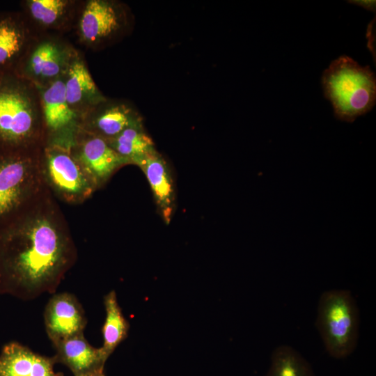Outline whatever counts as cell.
<instances>
[{
	"instance_id": "cell-1",
	"label": "cell",
	"mask_w": 376,
	"mask_h": 376,
	"mask_svg": "<svg viewBox=\"0 0 376 376\" xmlns=\"http://www.w3.org/2000/svg\"><path fill=\"white\" fill-rule=\"evenodd\" d=\"M73 260L69 240L46 218L0 234V294L33 300L54 293Z\"/></svg>"
},
{
	"instance_id": "cell-2",
	"label": "cell",
	"mask_w": 376,
	"mask_h": 376,
	"mask_svg": "<svg viewBox=\"0 0 376 376\" xmlns=\"http://www.w3.org/2000/svg\"><path fill=\"white\" fill-rule=\"evenodd\" d=\"M45 131L38 88L14 72L0 73V145L31 148Z\"/></svg>"
},
{
	"instance_id": "cell-3",
	"label": "cell",
	"mask_w": 376,
	"mask_h": 376,
	"mask_svg": "<svg viewBox=\"0 0 376 376\" xmlns=\"http://www.w3.org/2000/svg\"><path fill=\"white\" fill-rule=\"evenodd\" d=\"M324 96L340 120L352 123L368 112L376 102V79L369 66L362 67L343 55L334 60L322 76Z\"/></svg>"
},
{
	"instance_id": "cell-4",
	"label": "cell",
	"mask_w": 376,
	"mask_h": 376,
	"mask_svg": "<svg viewBox=\"0 0 376 376\" xmlns=\"http://www.w3.org/2000/svg\"><path fill=\"white\" fill-rule=\"evenodd\" d=\"M315 325L331 357L350 355L357 347L359 329V311L350 291H324L319 299Z\"/></svg>"
},
{
	"instance_id": "cell-5",
	"label": "cell",
	"mask_w": 376,
	"mask_h": 376,
	"mask_svg": "<svg viewBox=\"0 0 376 376\" xmlns=\"http://www.w3.org/2000/svg\"><path fill=\"white\" fill-rule=\"evenodd\" d=\"M132 22L128 6L117 0H83L74 32L80 45L99 50L124 36Z\"/></svg>"
},
{
	"instance_id": "cell-6",
	"label": "cell",
	"mask_w": 376,
	"mask_h": 376,
	"mask_svg": "<svg viewBox=\"0 0 376 376\" xmlns=\"http://www.w3.org/2000/svg\"><path fill=\"white\" fill-rule=\"evenodd\" d=\"M77 49L63 36L36 33L14 72L37 87L63 76Z\"/></svg>"
},
{
	"instance_id": "cell-7",
	"label": "cell",
	"mask_w": 376,
	"mask_h": 376,
	"mask_svg": "<svg viewBox=\"0 0 376 376\" xmlns=\"http://www.w3.org/2000/svg\"><path fill=\"white\" fill-rule=\"evenodd\" d=\"M32 148H5L0 153V219L15 210L24 196L29 182Z\"/></svg>"
},
{
	"instance_id": "cell-8",
	"label": "cell",
	"mask_w": 376,
	"mask_h": 376,
	"mask_svg": "<svg viewBox=\"0 0 376 376\" xmlns=\"http://www.w3.org/2000/svg\"><path fill=\"white\" fill-rule=\"evenodd\" d=\"M83 0H24L21 11L36 33L74 31Z\"/></svg>"
},
{
	"instance_id": "cell-9",
	"label": "cell",
	"mask_w": 376,
	"mask_h": 376,
	"mask_svg": "<svg viewBox=\"0 0 376 376\" xmlns=\"http://www.w3.org/2000/svg\"><path fill=\"white\" fill-rule=\"evenodd\" d=\"M143 125V118L126 101L107 98L79 119V128L109 140L126 128Z\"/></svg>"
},
{
	"instance_id": "cell-10",
	"label": "cell",
	"mask_w": 376,
	"mask_h": 376,
	"mask_svg": "<svg viewBox=\"0 0 376 376\" xmlns=\"http://www.w3.org/2000/svg\"><path fill=\"white\" fill-rule=\"evenodd\" d=\"M44 322L47 334L54 343L84 332L87 318L75 295L61 292L49 299L44 311Z\"/></svg>"
},
{
	"instance_id": "cell-11",
	"label": "cell",
	"mask_w": 376,
	"mask_h": 376,
	"mask_svg": "<svg viewBox=\"0 0 376 376\" xmlns=\"http://www.w3.org/2000/svg\"><path fill=\"white\" fill-rule=\"evenodd\" d=\"M70 109L79 119L107 97L96 85L83 54L77 49L63 76Z\"/></svg>"
},
{
	"instance_id": "cell-12",
	"label": "cell",
	"mask_w": 376,
	"mask_h": 376,
	"mask_svg": "<svg viewBox=\"0 0 376 376\" xmlns=\"http://www.w3.org/2000/svg\"><path fill=\"white\" fill-rule=\"evenodd\" d=\"M71 150L79 164L97 180L107 179L120 166L130 163L103 139L78 129Z\"/></svg>"
},
{
	"instance_id": "cell-13",
	"label": "cell",
	"mask_w": 376,
	"mask_h": 376,
	"mask_svg": "<svg viewBox=\"0 0 376 376\" xmlns=\"http://www.w3.org/2000/svg\"><path fill=\"white\" fill-rule=\"evenodd\" d=\"M48 173L54 185L70 196L85 194L90 187L71 146L55 143L45 150Z\"/></svg>"
},
{
	"instance_id": "cell-14",
	"label": "cell",
	"mask_w": 376,
	"mask_h": 376,
	"mask_svg": "<svg viewBox=\"0 0 376 376\" xmlns=\"http://www.w3.org/2000/svg\"><path fill=\"white\" fill-rule=\"evenodd\" d=\"M35 35L22 12L0 13V73L14 72Z\"/></svg>"
},
{
	"instance_id": "cell-15",
	"label": "cell",
	"mask_w": 376,
	"mask_h": 376,
	"mask_svg": "<svg viewBox=\"0 0 376 376\" xmlns=\"http://www.w3.org/2000/svg\"><path fill=\"white\" fill-rule=\"evenodd\" d=\"M54 357L34 352L27 346L11 341L0 352V376H63L54 370Z\"/></svg>"
},
{
	"instance_id": "cell-16",
	"label": "cell",
	"mask_w": 376,
	"mask_h": 376,
	"mask_svg": "<svg viewBox=\"0 0 376 376\" xmlns=\"http://www.w3.org/2000/svg\"><path fill=\"white\" fill-rule=\"evenodd\" d=\"M63 76L46 86H36L45 130L51 133L79 129V118L66 100Z\"/></svg>"
},
{
	"instance_id": "cell-17",
	"label": "cell",
	"mask_w": 376,
	"mask_h": 376,
	"mask_svg": "<svg viewBox=\"0 0 376 376\" xmlns=\"http://www.w3.org/2000/svg\"><path fill=\"white\" fill-rule=\"evenodd\" d=\"M144 173L159 213L166 224L171 220L175 206L173 180L164 158L157 150L146 155L136 164Z\"/></svg>"
},
{
	"instance_id": "cell-18",
	"label": "cell",
	"mask_w": 376,
	"mask_h": 376,
	"mask_svg": "<svg viewBox=\"0 0 376 376\" xmlns=\"http://www.w3.org/2000/svg\"><path fill=\"white\" fill-rule=\"evenodd\" d=\"M52 344L56 363L67 366L75 376L103 366L107 361L101 348L93 347L84 337V332Z\"/></svg>"
},
{
	"instance_id": "cell-19",
	"label": "cell",
	"mask_w": 376,
	"mask_h": 376,
	"mask_svg": "<svg viewBox=\"0 0 376 376\" xmlns=\"http://www.w3.org/2000/svg\"><path fill=\"white\" fill-rule=\"evenodd\" d=\"M106 318L102 329L103 345L100 347L106 359L128 334L130 324L123 314L115 290L104 297Z\"/></svg>"
},
{
	"instance_id": "cell-20",
	"label": "cell",
	"mask_w": 376,
	"mask_h": 376,
	"mask_svg": "<svg viewBox=\"0 0 376 376\" xmlns=\"http://www.w3.org/2000/svg\"><path fill=\"white\" fill-rule=\"evenodd\" d=\"M106 141L118 155L134 164L156 150L152 139L143 129V125L126 128Z\"/></svg>"
},
{
	"instance_id": "cell-21",
	"label": "cell",
	"mask_w": 376,
	"mask_h": 376,
	"mask_svg": "<svg viewBox=\"0 0 376 376\" xmlns=\"http://www.w3.org/2000/svg\"><path fill=\"white\" fill-rule=\"evenodd\" d=\"M265 376H314V373L310 363L299 352L281 345L274 350Z\"/></svg>"
},
{
	"instance_id": "cell-22",
	"label": "cell",
	"mask_w": 376,
	"mask_h": 376,
	"mask_svg": "<svg viewBox=\"0 0 376 376\" xmlns=\"http://www.w3.org/2000/svg\"><path fill=\"white\" fill-rule=\"evenodd\" d=\"M348 2L360 6L371 11L375 10V1H349Z\"/></svg>"
},
{
	"instance_id": "cell-23",
	"label": "cell",
	"mask_w": 376,
	"mask_h": 376,
	"mask_svg": "<svg viewBox=\"0 0 376 376\" xmlns=\"http://www.w3.org/2000/svg\"><path fill=\"white\" fill-rule=\"evenodd\" d=\"M76 376H105V374L104 372V366L96 368L90 371L77 375Z\"/></svg>"
}]
</instances>
